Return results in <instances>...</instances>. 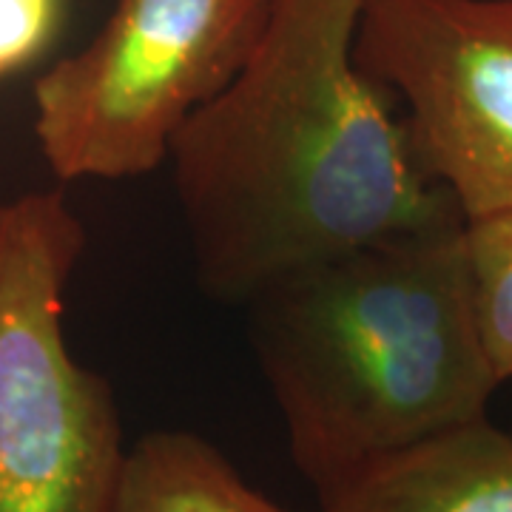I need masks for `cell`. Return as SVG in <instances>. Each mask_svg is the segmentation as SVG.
Instances as JSON below:
<instances>
[{
	"instance_id": "obj_1",
	"label": "cell",
	"mask_w": 512,
	"mask_h": 512,
	"mask_svg": "<svg viewBox=\"0 0 512 512\" xmlns=\"http://www.w3.org/2000/svg\"><path fill=\"white\" fill-rule=\"evenodd\" d=\"M365 0H274L237 77L168 148L202 291L248 305L302 265L464 220L353 57Z\"/></svg>"
},
{
	"instance_id": "obj_4",
	"label": "cell",
	"mask_w": 512,
	"mask_h": 512,
	"mask_svg": "<svg viewBox=\"0 0 512 512\" xmlns=\"http://www.w3.org/2000/svg\"><path fill=\"white\" fill-rule=\"evenodd\" d=\"M274 0H117L100 32L35 83V137L57 180H128L237 77Z\"/></svg>"
},
{
	"instance_id": "obj_2",
	"label": "cell",
	"mask_w": 512,
	"mask_h": 512,
	"mask_svg": "<svg viewBox=\"0 0 512 512\" xmlns=\"http://www.w3.org/2000/svg\"><path fill=\"white\" fill-rule=\"evenodd\" d=\"M467 220L302 265L248 299V336L299 476L325 504L393 453L487 419Z\"/></svg>"
},
{
	"instance_id": "obj_6",
	"label": "cell",
	"mask_w": 512,
	"mask_h": 512,
	"mask_svg": "<svg viewBox=\"0 0 512 512\" xmlns=\"http://www.w3.org/2000/svg\"><path fill=\"white\" fill-rule=\"evenodd\" d=\"M319 512H512V436L490 416L393 453Z\"/></svg>"
},
{
	"instance_id": "obj_8",
	"label": "cell",
	"mask_w": 512,
	"mask_h": 512,
	"mask_svg": "<svg viewBox=\"0 0 512 512\" xmlns=\"http://www.w3.org/2000/svg\"><path fill=\"white\" fill-rule=\"evenodd\" d=\"M464 239L481 342L504 384L512 379V211L467 222Z\"/></svg>"
},
{
	"instance_id": "obj_9",
	"label": "cell",
	"mask_w": 512,
	"mask_h": 512,
	"mask_svg": "<svg viewBox=\"0 0 512 512\" xmlns=\"http://www.w3.org/2000/svg\"><path fill=\"white\" fill-rule=\"evenodd\" d=\"M63 0H0V83L49 49Z\"/></svg>"
},
{
	"instance_id": "obj_7",
	"label": "cell",
	"mask_w": 512,
	"mask_h": 512,
	"mask_svg": "<svg viewBox=\"0 0 512 512\" xmlns=\"http://www.w3.org/2000/svg\"><path fill=\"white\" fill-rule=\"evenodd\" d=\"M114 512H291L254 490L220 447L188 430L128 444Z\"/></svg>"
},
{
	"instance_id": "obj_5",
	"label": "cell",
	"mask_w": 512,
	"mask_h": 512,
	"mask_svg": "<svg viewBox=\"0 0 512 512\" xmlns=\"http://www.w3.org/2000/svg\"><path fill=\"white\" fill-rule=\"evenodd\" d=\"M353 57L464 220L512 211V0H365Z\"/></svg>"
},
{
	"instance_id": "obj_3",
	"label": "cell",
	"mask_w": 512,
	"mask_h": 512,
	"mask_svg": "<svg viewBox=\"0 0 512 512\" xmlns=\"http://www.w3.org/2000/svg\"><path fill=\"white\" fill-rule=\"evenodd\" d=\"M83 245L63 191L0 202V512H114L128 453L120 410L63 333Z\"/></svg>"
}]
</instances>
